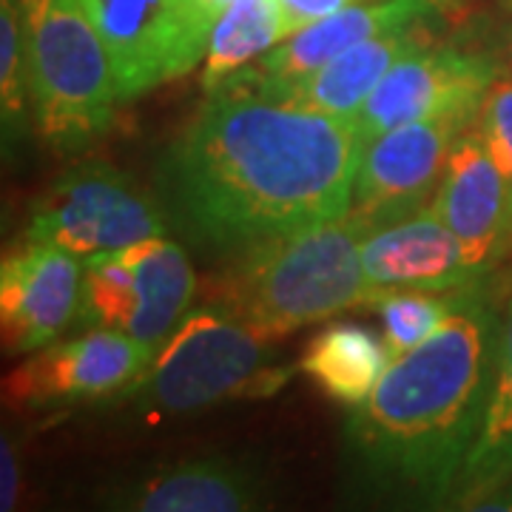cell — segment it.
I'll return each mask as SVG.
<instances>
[{
    "mask_svg": "<svg viewBox=\"0 0 512 512\" xmlns=\"http://www.w3.org/2000/svg\"><path fill=\"white\" fill-rule=\"evenodd\" d=\"M194 296L197 276L183 245L157 237L86 259L77 316L86 328L120 330L160 353Z\"/></svg>",
    "mask_w": 512,
    "mask_h": 512,
    "instance_id": "6",
    "label": "cell"
},
{
    "mask_svg": "<svg viewBox=\"0 0 512 512\" xmlns=\"http://www.w3.org/2000/svg\"><path fill=\"white\" fill-rule=\"evenodd\" d=\"M510 251H512V248H510Z\"/></svg>",
    "mask_w": 512,
    "mask_h": 512,
    "instance_id": "29",
    "label": "cell"
},
{
    "mask_svg": "<svg viewBox=\"0 0 512 512\" xmlns=\"http://www.w3.org/2000/svg\"><path fill=\"white\" fill-rule=\"evenodd\" d=\"M288 376L274 365L268 339L222 305L208 302L185 313L168 336L134 387V404L143 416H183L231 399L268 396Z\"/></svg>",
    "mask_w": 512,
    "mask_h": 512,
    "instance_id": "5",
    "label": "cell"
},
{
    "mask_svg": "<svg viewBox=\"0 0 512 512\" xmlns=\"http://www.w3.org/2000/svg\"><path fill=\"white\" fill-rule=\"evenodd\" d=\"M476 117L473 111H447L390 128L367 143L348 214L367 231H376L430 205L453 148Z\"/></svg>",
    "mask_w": 512,
    "mask_h": 512,
    "instance_id": "10",
    "label": "cell"
},
{
    "mask_svg": "<svg viewBox=\"0 0 512 512\" xmlns=\"http://www.w3.org/2000/svg\"><path fill=\"white\" fill-rule=\"evenodd\" d=\"M208 3H211V6H214L217 12H222V9H228L231 3H237V0H208Z\"/></svg>",
    "mask_w": 512,
    "mask_h": 512,
    "instance_id": "26",
    "label": "cell"
},
{
    "mask_svg": "<svg viewBox=\"0 0 512 512\" xmlns=\"http://www.w3.org/2000/svg\"><path fill=\"white\" fill-rule=\"evenodd\" d=\"M29 100L32 94H29L18 0H0V123H3L6 151H9V143H18L26 131Z\"/></svg>",
    "mask_w": 512,
    "mask_h": 512,
    "instance_id": "22",
    "label": "cell"
},
{
    "mask_svg": "<svg viewBox=\"0 0 512 512\" xmlns=\"http://www.w3.org/2000/svg\"><path fill=\"white\" fill-rule=\"evenodd\" d=\"M20 490V470H18V453L9 436L0 439V510H15Z\"/></svg>",
    "mask_w": 512,
    "mask_h": 512,
    "instance_id": "25",
    "label": "cell"
},
{
    "mask_svg": "<svg viewBox=\"0 0 512 512\" xmlns=\"http://www.w3.org/2000/svg\"><path fill=\"white\" fill-rule=\"evenodd\" d=\"M507 3H510V6H512V0H507Z\"/></svg>",
    "mask_w": 512,
    "mask_h": 512,
    "instance_id": "28",
    "label": "cell"
},
{
    "mask_svg": "<svg viewBox=\"0 0 512 512\" xmlns=\"http://www.w3.org/2000/svg\"><path fill=\"white\" fill-rule=\"evenodd\" d=\"M473 128L484 140L498 171L504 174L512 200V74L504 80H495L493 89L487 92L478 109Z\"/></svg>",
    "mask_w": 512,
    "mask_h": 512,
    "instance_id": "23",
    "label": "cell"
},
{
    "mask_svg": "<svg viewBox=\"0 0 512 512\" xmlns=\"http://www.w3.org/2000/svg\"><path fill=\"white\" fill-rule=\"evenodd\" d=\"M430 205L458 239L470 274L476 279L493 274L512 248V200L476 128L461 134Z\"/></svg>",
    "mask_w": 512,
    "mask_h": 512,
    "instance_id": "14",
    "label": "cell"
},
{
    "mask_svg": "<svg viewBox=\"0 0 512 512\" xmlns=\"http://www.w3.org/2000/svg\"><path fill=\"white\" fill-rule=\"evenodd\" d=\"M40 137L60 154L94 146L120 103L106 46L83 0H18Z\"/></svg>",
    "mask_w": 512,
    "mask_h": 512,
    "instance_id": "4",
    "label": "cell"
},
{
    "mask_svg": "<svg viewBox=\"0 0 512 512\" xmlns=\"http://www.w3.org/2000/svg\"><path fill=\"white\" fill-rule=\"evenodd\" d=\"M279 9H282V18H285V29L288 37L305 26H311L316 20L328 18L342 12L345 6H350L353 0H276Z\"/></svg>",
    "mask_w": 512,
    "mask_h": 512,
    "instance_id": "24",
    "label": "cell"
},
{
    "mask_svg": "<svg viewBox=\"0 0 512 512\" xmlns=\"http://www.w3.org/2000/svg\"><path fill=\"white\" fill-rule=\"evenodd\" d=\"M473 288V285H470ZM461 291H416V288H393V291H376L370 299V308H376L382 316L384 342L393 356L407 353L421 345L427 336L453 316L458 308Z\"/></svg>",
    "mask_w": 512,
    "mask_h": 512,
    "instance_id": "21",
    "label": "cell"
},
{
    "mask_svg": "<svg viewBox=\"0 0 512 512\" xmlns=\"http://www.w3.org/2000/svg\"><path fill=\"white\" fill-rule=\"evenodd\" d=\"M421 46H424V35H421L419 23L362 40V43L350 46L348 52L333 57L322 69L308 74L305 80L293 83L276 103L319 111L328 117L356 120L359 109L365 106L373 89L382 83L384 74L390 72L404 55L416 52Z\"/></svg>",
    "mask_w": 512,
    "mask_h": 512,
    "instance_id": "17",
    "label": "cell"
},
{
    "mask_svg": "<svg viewBox=\"0 0 512 512\" xmlns=\"http://www.w3.org/2000/svg\"><path fill=\"white\" fill-rule=\"evenodd\" d=\"M436 0H376V3H350L342 12L316 20L311 26L285 37L268 55L254 60L242 72L228 77L211 94H251L262 100H279L293 83L322 69L350 46L387 35L396 29L416 26L430 15ZM208 94V97H211Z\"/></svg>",
    "mask_w": 512,
    "mask_h": 512,
    "instance_id": "12",
    "label": "cell"
},
{
    "mask_svg": "<svg viewBox=\"0 0 512 512\" xmlns=\"http://www.w3.org/2000/svg\"><path fill=\"white\" fill-rule=\"evenodd\" d=\"M498 330L501 311L478 282L433 336L393 356L345 430L359 478L396 498L450 501L484 421Z\"/></svg>",
    "mask_w": 512,
    "mask_h": 512,
    "instance_id": "2",
    "label": "cell"
},
{
    "mask_svg": "<svg viewBox=\"0 0 512 512\" xmlns=\"http://www.w3.org/2000/svg\"><path fill=\"white\" fill-rule=\"evenodd\" d=\"M362 265L373 291H461L487 282L470 274L458 239L433 205L367 231L362 239Z\"/></svg>",
    "mask_w": 512,
    "mask_h": 512,
    "instance_id": "16",
    "label": "cell"
},
{
    "mask_svg": "<svg viewBox=\"0 0 512 512\" xmlns=\"http://www.w3.org/2000/svg\"><path fill=\"white\" fill-rule=\"evenodd\" d=\"M501 74L498 60L453 46H421L404 55L373 89L356 114L362 143H373L390 128L439 117L447 111L478 114Z\"/></svg>",
    "mask_w": 512,
    "mask_h": 512,
    "instance_id": "11",
    "label": "cell"
},
{
    "mask_svg": "<svg viewBox=\"0 0 512 512\" xmlns=\"http://www.w3.org/2000/svg\"><path fill=\"white\" fill-rule=\"evenodd\" d=\"M168 234L160 205L126 171L83 163L60 174L32 205L26 239L69 251L77 259L114 254Z\"/></svg>",
    "mask_w": 512,
    "mask_h": 512,
    "instance_id": "8",
    "label": "cell"
},
{
    "mask_svg": "<svg viewBox=\"0 0 512 512\" xmlns=\"http://www.w3.org/2000/svg\"><path fill=\"white\" fill-rule=\"evenodd\" d=\"M288 37L276 0H237L222 9L202 60V89L211 94L248 63L268 55Z\"/></svg>",
    "mask_w": 512,
    "mask_h": 512,
    "instance_id": "20",
    "label": "cell"
},
{
    "mask_svg": "<svg viewBox=\"0 0 512 512\" xmlns=\"http://www.w3.org/2000/svg\"><path fill=\"white\" fill-rule=\"evenodd\" d=\"M390 362L393 353L382 336L353 322H333L308 345L299 367L333 402L356 410L370 399Z\"/></svg>",
    "mask_w": 512,
    "mask_h": 512,
    "instance_id": "19",
    "label": "cell"
},
{
    "mask_svg": "<svg viewBox=\"0 0 512 512\" xmlns=\"http://www.w3.org/2000/svg\"><path fill=\"white\" fill-rule=\"evenodd\" d=\"M100 504L126 512H251L271 504V484L248 461L188 458L114 487Z\"/></svg>",
    "mask_w": 512,
    "mask_h": 512,
    "instance_id": "15",
    "label": "cell"
},
{
    "mask_svg": "<svg viewBox=\"0 0 512 512\" xmlns=\"http://www.w3.org/2000/svg\"><path fill=\"white\" fill-rule=\"evenodd\" d=\"M512 478V291L501 308L498 353H495L493 384L478 430L476 444L464 461V470L447 507L473 510L478 498L493 493Z\"/></svg>",
    "mask_w": 512,
    "mask_h": 512,
    "instance_id": "18",
    "label": "cell"
},
{
    "mask_svg": "<svg viewBox=\"0 0 512 512\" xmlns=\"http://www.w3.org/2000/svg\"><path fill=\"white\" fill-rule=\"evenodd\" d=\"M362 154L353 120L211 94L163 151L157 188L185 237L239 256L345 217Z\"/></svg>",
    "mask_w": 512,
    "mask_h": 512,
    "instance_id": "1",
    "label": "cell"
},
{
    "mask_svg": "<svg viewBox=\"0 0 512 512\" xmlns=\"http://www.w3.org/2000/svg\"><path fill=\"white\" fill-rule=\"evenodd\" d=\"M157 350L120 330L89 328L72 342L35 350L3 379V402L23 413H52L134 393Z\"/></svg>",
    "mask_w": 512,
    "mask_h": 512,
    "instance_id": "9",
    "label": "cell"
},
{
    "mask_svg": "<svg viewBox=\"0 0 512 512\" xmlns=\"http://www.w3.org/2000/svg\"><path fill=\"white\" fill-rule=\"evenodd\" d=\"M507 63H510V72H512V32L507 37Z\"/></svg>",
    "mask_w": 512,
    "mask_h": 512,
    "instance_id": "27",
    "label": "cell"
},
{
    "mask_svg": "<svg viewBox=\"0 0 512 512\" xmlns=\"http://www.w3.org/2000/svg\"><path fill=\"white\" fill-rule=\"evenodd\" d=\"M367 228L353 214L231 256L211 285V302L274 342L293 330L370 305L362 265Z\"/></svg>",
    "mask_w": 512,
    "mask_h": 512,
    "instance_id": "3",
    "label": "cell"
},
{
    "mask_svg": "<svg viewBox=\"0 0 512 512\" xmlns=\"http://www.w3.org/2000/svg\"><path fill=\"white\" fill-rule=\"evenodd\" d=\"M80 259L63 248L26 239L0 265L3 350L20 356L52 345L80 313Z\"/></svg>",
    "mask_w": 512,
    "mask_h": 512,
    "instance_id": "13",
    "label": "cell"
},
{
    "mask_svg": "<svg viewBox=\"0 0 512 512\" xmlns=\"http://www.w3.org/2000/svg\"><path fill=\"white\" fill-rule=\"evenodd\" d=\"M83 6L106 46L120 103L194 72L220 18L208 0H83Z\"/></svg>",
    "mask_w": 512,
    "mask_h": 512,
    "instance_id": "7",
    "label": "cell"
}]
</instances>
